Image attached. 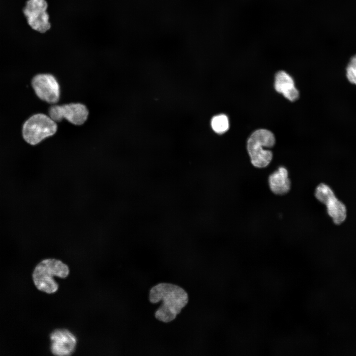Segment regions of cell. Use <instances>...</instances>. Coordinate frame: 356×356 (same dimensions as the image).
<instances>
[{
	"instance_id": "obj_1",
	"label": "cell",
	"mask_w": 356,
	"mask_h": 356,
	"mask_svg": "<svg viewBox=\"0 0 356 356\" xmlns=\"http://www.w3.org/2000/svg\"><path fill=\"white\" fill-rule=\"evenodd\" d=\"M150 303L162 304L155 312V318L168 323L174 320L188 302V295L182 287L169 283H160L151 288L149 292Z\"/></svg>"
},
{
	"instance_id": "obj_2",
	"label": "cell",
	"mask_w": 356,
	"mask_h": 356,
	"mask_svg": "<svg viewBox=\"0 0 356 356\" xmlns=\"http://www.w3.org/2000/svg\"><path fill=\"white\" fill-rule=\"evenodd\" d=\"M69 273L68 266L61 261L55 259H47L40 262L35 268L32 274L34 283L37 289L48 294L55 293L58 284L54 276L65 278Z\"/></svg>"
},
{
	"instance_id": "obj_3",
	"label": "cell",
	"mask_w": 356,
	"mask_h": 356,
	"mask_svg": "<svg viewBox=\"0 0 356 356\" xmlns=\"http://www.w3.org/2000/svg\"><path fill=\"white\" fill-rule=\"evenodd\" d=\"M275 142L274 134L267 130H258L250 135L247 141V148L254 166L263 168L269 165L272 158V153L264 147L271 148Z\"/></svg>"
},
{
	"instance_id": "obj_4",
	"label": "cell",
	"mask_w": 356,
	"mask_h": 356,
	"mask_svg": "<svg viewBox=\"0 0 356 356\" xmlns=\"http://www.w3.org/2000/svg\"><path fill=\"white\" fill-rule=\"evenodd\" d=\"M57 130L56 122L42 113L35 114L24 123L22 135L29 144L35 145L45 138L54 135Z\"/></svg>"
},
{
	"instance_id": "obj_5",
	"label": "cell",
	"mask_w": 356,
	"mask_h": 356,
	"mask_svg": "<svg viewBox=\"0 0 356 356\" xmlns=\"http://www.w3.org/2000/svg\"><path fill=\"white\" fill-rule=\"evenodd\" d=\"M48 7L46 0H27L23 8L28 24L41 34L46 33L51 28Z\"/></svg>"
},
{
	"instance_id": "obj_6",
	"label": "cell",
	"mask_w": 356,
	"mask_h": 356,
	"mask_svg": "<svg viewBox=\"0 0 356 356\" xmlns=\"http://www.w3.org/2000/svg\"><path fill=\"white\" fill-rule=\"evenodd\" d=\"M49 116L55 122L65 119L75 125H83L87 120L89 110L86 106L80 103H71L53 105L48 111Z\"/></svg>"
},
{
	"instance_id": "obj_7",
	"label": "cell",
	"mask_w": 356,
	"mask_h": 356,
	"mask_svg": "<svg viewBox=\"0 0 356 356\" xmlns=\"http://www.w3.org/2000/svg\"><path fill=\"white\" fill-rule=\"evenodd\" d=\"M314 195L316 199L326 205L328 215L336 224L343 222L347 217L345 205L335 196L333 190L324 183L316 188Z\"/></svg>"
},
{
	"instance_id": "obj_8",
	"label": "cell",
	"mask_w": 356,
	"mask_h": 356,
	"mask_svg": "<svg viewBox=\"0 0 356 356\" xmlns=\"http://www.w3.org/2000/svg\"><path fill=\"white\" fill-rule=\"evenodd\" d=\"M32 86L38 97L50 104L57 103L60 98V87L55 78L50 74L34 76Z\"/></svg>"
},
{
	"instance_id": "obj_9",
	"label": "cell",
	"mask_w": 356,
	"mask_h": 356,
	"mask_svg": "<svg viewBox=\"0 0 356 356\" xmlns=\"http://www.w3.org/2000/svg\"><path fill=\"white\" fill-rule=\"evenodd\" d=\"M50 350L54 355L70 356L75 350L77 339L75 335L66 329H57L50 334Z\"/></svg>"
},
{
	"instance_id": "obj_10",
	"label": "cell",
	"mask_w": 356,
	"mask_h": 356,
	"mask_svg": "<svg viewBox=\"0 0 356 356\" xmlns=\"http://www.w3.org/2000/svg\"><path fill=\"white\" fill-rule=\"evenodd\" d=\"M274 88L277 92L291 101L299 98V91L295 87L293 79L285 71H279L276 74Z\"/></svg>"
},
{
	"instance_id": "obj_11",
	"label": "cell",
	"mask_w": 356,
	"mask_h": 356,
	"mask_svg": "<svg viewBox=\"0 0 356 356\" xmlns=\"http://www.w3.org/2000/svg\"><path fill=\"white\" fill-rule=\"evenodd\" d=\"M268 183L271 191L277 195H283L288 192L291 181L288 177L287 170L284 167L278 169L270 175Z\"/></svg>"
},
{
	"instance_id": "obj_12",
	"label": "cell",
	"mask_w": 356,
	"mask_h": 356,
	"mask_svg": "<svg viewBox=\"0 0 356 356\" xmlns=\"http://www.w3.org/2000/svg\"><path fill=\"white\" fill-rule=\"evenodd\" d=\"M213 130L218 134H223L229 128V121L227 117L224 114L214 116L211 120Z\"/></svg>"
},
{
	"instance_id": "obj_13",
	"label": "cell",
	"mask_w": 356,
	"mask_h": 356,
	"mask_svg": "<svg viewBox=\"0 0 356 356\" xmlns=\"http://www.w3.org/2000/svg\"><path fill=\"white\" fill-rule=\"evenodd\" d=\"M346 76L350 83L356 86V54L351 57L347 64Z\"/></svg>"
}]
</instances>
